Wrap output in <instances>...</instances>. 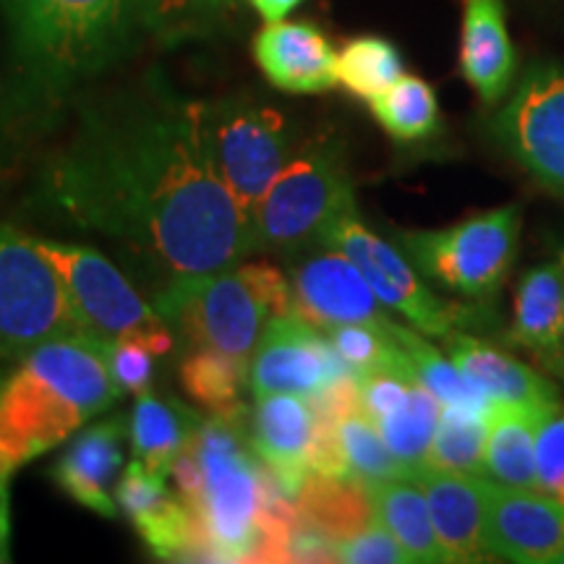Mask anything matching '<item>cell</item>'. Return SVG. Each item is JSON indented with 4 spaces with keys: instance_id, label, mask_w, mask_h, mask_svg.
<instances>
[{
    "instance_id": "6da1fadb",
    "label": "cell",
    "mask_w": 564,
    "mask_h": 564,
    "mask_svg": "<svg viewBox=\"0 0 564 564\" xmlns=\"http://www.w3.org/2000/svg\"><path fill=\"white\" fill-rule=\"evenodd\" d=\"M55 207L175 278L241 264L253 228L212 162L202 102L91 112L45 175Z\"/></svg>"
},
{
    "instance_id": "4fadbf2b",
    "label": "cell",
    "mask_w": 564,
    "mask_h": 564,
    "mask_svg": "<svg viewBox=\"0 0 564 564\" xmlns=\"http://www.w3.org/2000/svg\"><path fill=\"white\" fill-rule=\"evenodd\" d=\"M343 373H350V369L329 337H322L319 327L291 308L272 316V322L267 324L262 340L251 356L249 384L253 398L274 392L314 398Z\"/></svg>"
},
{
    "instance_id": "4dcf8cb0",
    "label": "cell",
    "mask_w": 564,
    "mask_h": 564,
    "mask_svg": "<svg viewBox=\"0 0 564 564\" xmlns=\"http://www.w3.org/2000/svg\"><path fill=\"white\" fill-rule=\"evenodd\" d=\"M486 413L442 408L440 426H436L432 447H429L426 468L465 476H484L486 436H489V419H486Z\"/></svg>"
},
{
    "instance_id": "ffe728a7",
    "label": "cell",
    "mask_w": 564,
    "mask_h": 564,
    "mask_svg": "<svg viewBox=\"0 0 564 564\" xmlns=\"http://www.w3.org/2000/svg\"><path fill=\"white\" fill-rule=\"evenodd\" d=\"M447 352L457 369L484 390L494 403L528 408L535 413H549L556 408V390L531 366L514 361L507 352L491 348L476 337L453 333L447 337Z\"/></svg>"
},
{
    "instance_id": "8fae6325",
    "label": "cell",
    "mask_w": 564,
    "mask_h": 564,
    "mask_svg": "<svg viewBox=\"0 0 564 564\" xmlns=\"http://www.w3.org/2000/svg\"><path fill=\"white\" fill-rule=\"evenodd\" d=\"M324 249L345 253L361 270L371 291L382 301V306L405 316L415 329L429 337L447 340L449 335L468 324V312L460 306H449L423 285L411 267V259L382 241L379 236L358 220L356 209L335 217L316 238Z\"/></svg>"
},
{
    "instance_id": "f35d334b",
    "label": "cell",
    "mask_w": 564,
    "mask_h": 564,
    "mask_svg": "<svg viewBox=\"0 0 564 564\" xmlns=\"http://www.w3.org/2000/svg\"><path fill=\"white\" fill-rule=\"evenodd\" d=\"M154 352L150 345L126 337L110 345V373L123 392H147L154 373Z\"/></svg>"
},
{
    "instance_id": "ac0fdd59",
    "label": "cell",
    "mask_w": 564,
    "mask_h": 564,
    "mask_svg": "<svg viewBox=\"0 0 564 564\" xmlns=\"http://www.w3.org/2000/svg\"><path fill=\"white\" fill-rule=\"evenodd\" d=\"M413 481L426 494L436 539L447 554V562L489 560L484 539L486 478L423 468L413 476Z\"/></svg>"
},
{
    "instance_id": "603a6c76",
    "label": "cell",
    "mask_w": 564,
    "mask_h": 564,
    "mask_svg": "<svg viewBox=\"0 0 564 564\" xmlns=\"http://www.w3.org/2000/svg\"><path fill=\"white\" fill-rule=\"evenodd\" d=\"M202 421L199 413L175 400H162L150 390L139 392L129 423L133 457L154 474L171 476L175 457L188 447Z\"/></svg>"
},
{
    "instance_id": "ba28073f",
    "label": "cell",
    "mask_w": 564,
    "mask_h": 564,
    "mask_svg": "<svg viewBox=\"0 0 564 564\" xmlns=\"http://www.w3.org/2000/svg\"><path fill=\"white\" fill-rule=\"evenodd\" d=\"M202 118L217 175L253 228L259 204L295 152L288 118L243 97L202 102Z\"/></svg>"
},
{
    "instance_id": "60d3db41",
    "label": "cell",
    "mask_w": 564,
    "mask_h": 564,
    "mask_svg": "<svg viewBox=\"0 0 564 564\" xmlns=\"http://www.w3.org/2000/svg\"><path fill=\"white\" fill-rule=\"evenodd\" d=\"M249 3L264 21H282L288 13L299 9L303 0H249Z\"/></svg>"
},
{
    "instance_id": "7402d4cb",
    "label": "cell",
    "mask_w": 564,
    "mask_h": 564,
    "mask_svg": "<svg viewBox=\"0 0 564 564\" xmlns=\"http://www.w3.org/2000/svg\"><path fill=\"white\" fill-rule=\"evenodd\" d=\"M512 337L546 361L564 356V272L541 264L520 280L514 293Z\"/></svg>"
},
{
    "instance_id": "f546056e",
    "label": "cell",
    "mask_w": 564,
    "mask_h": 564,
    "mask_svg": "<svg viewBox=\"0 0 564 564\" xmlns=\"http://www.w3.org/2000/svg\"><path fill=\"white\" fill-rule=\"evenodd\" d=\"M236 0H133L139 30L165 45L199 40L217 32Z\"/></svg>"
},
{
    "instance_id": "836d02e7",
    "label": "cell",
    "mask_w": 564,
    "mask_h": 564,
    "mask_svg": "<svg viewBox=\"0 0 564 564\" xmlns=\"http://www.w3.org/2000/svg\"><path fill=\"white\" fill-rule=\"evenodd\" d=\"M337 434H340V447L350 476L358 478V481L377 484L392 481V478H411L405 465L387 447L377 423L361 408L345 415L343 421H337Z\"/></svg>"
},
{
    "instance_id": "7bdbcfd3",
    "label": "cell",
    "mask_w": 564,
    "mask_h": 564,
    "mask_svg": "<svg viewBox=\"0 0 564 564\" xmlns=\"http://www.w3.org/2000/svg\"><path fill=\"white\" fill-rule=\"evenodd\" d=\"M554 564H564V549L560 552V556H556V562Z\"/></svg>"
},
{
    "instance_id": "d6986e66",
    "label": "cell",
    "mask_w": 564,
    "mask_h": 564,
    "mask_svg": "<svg viewBox=\"0 0 564 564\" xmlns=\"http://www.w3.org/2000/svg\"><path fill=\"white\" fill-rule=\"evenodd\" d=\"M123 463L121 421H102L84 429L55 463L53 478L76 505L116 518L118 499L112 497Z\"/></svg>"
},
{
    "instance_id": "277c9868",
    "label": "cell",
    "mask_w": 564,
    "mask_h": 564,
    "mask_svg": "<svg viewBox=\"0 0 564 564\" xmlns=\"http://www.w3.org/2000/svg\"><path fill=\"white\" fill-rule=\"evenodd\" d=\"M154 306L196 348L228 352L251 366L272 316L293 308V291L278 267L249 262L175 278L158 293Z\"/></svg>"
},
{
    "instance_id": "3957f363",
    "label": "cell",
    "mask_w": 564,
    "mask_h": 564,
    "mask_svg": "<svg viewBox=\"0 0 564 564\" xmlns=\"http://www.w3.org/2000/svg\"><path fill=\"white\" fill-rule=\"evenodd\" d=\"M34 95L61 97L108 68L137 30L133 0H0Z\"/></svg>"
},
{
    "instance_id": "2e32d148",
    "label": "cell",
    "mask_w": 564,
    "mask_h": 564,
    "mask_svg": "<svg viewBox=\"0 0 564 564\" xmlns=\"http://www.w3.org/2000/svg\"><path fill=\"white\" fill-rule=\"evenodd\" d=\"M316 432L312 398L291 392H274L257 398L251 423V447L274 476L285 497L295 502L299 491L312 476L308 449Z\"/></svg>"
},
{
    "instance_id": "d4e9b609",
    "label": "cell",
    "mask_w": 564,
    "mask_h": 564,
    "mask_svg": "<svg viewBox=\"0 0 564 564\" xmlns=\"http://www.w3.org/2000/svg\"><path fill=\"white\" fill-rule=\"evenodd\" d=\"M486 436V474L497 484L539 491L535 474V432L544 413L528 408L491 403Z\"/></svg>"
},
{
    "instance_id": "484cf974",
    "label": "cell",
    "mask_w": 564,
    "mask_h": 564,
    "mask_svg": "<svg viewBox=\"0 0 564 564\" xmlns=\"http://www.w3.org/2000/svg\"><path fill=\"white\" fill-rule=\"evenodd\" d=\"M295 512L301 523L329 535L335 544L373 523L369 489L358 478L312 474L295 497Z\"/></svg>"
},
{
    "instance_id": "7c38bea8",
    "label": "cell",
    "mask_w": 564,
    "mask_h": 564,
    "mask_svg": "<svg viewBox=\"0 0 564 564\" xmlns=\"http://www.w3.org/2000/svg\"><path fill=\"white\" fill-rule=\"evenodd\" d=\"M497 137L535 181L564 194V70L533 68L497 121Z\"/></svg>"
},
{
    "instance_id": "52a82bcc",
    "label": "cell",
    "mask_w": 564,
    "mask_h": 564,
    "mask_svg": "<svg viewBox=\"0 0 564 564\" xmlns=\"http://www.w3.org/2000/svg\"><path fill=\"white\" fill-rule=\"evenodd\" d=\"M76 333L87 329L37 238L0 225V361Z\"/></svg>"
},
{
    "instance_id": "44dd1931",
    "label": "cell",
    "mask_w": 564,
    "mask_h": 564,
    "mask_svg": "<svg viewBox=\"0 0 564 564\" xmlns=\"http://www.w3.org/2000/svg\"><path fill=\"white\" fill-rule=\"evenodd\" d=\"M460 68L484 102H499L510 89L514 53L502 0H463Z\"/></svg>"
},
{
    "instance_id": "ab89813d",
    "label": "cell",
    "mask_w": 564,
    "mask_h": 564,
    "mask_svg": "<svg viewBox=\"0 0 564 564\" xmlns=\"http://www.w3.org/2000/svg\"><path fill=\"white\" fill-rule=\"evenodd\" d=\"M13 474L0 476V564L11 562V484Z\"/></svg>"
},
{
    "instance_id": "cb8c5ba5",
    "label": "cell",
    "mask_w": 564,
    "mask_h": 564,
    "mask_svg": "<svg viewBox=\"0 0 564 564\" xmlns=\"http://www.w3.org/2000/svg\"><path fill=\"white\" fill-rule=\"evenodd\" d=\"M366 489H369L371 497L373 518L400 541L411 562H447V554H444L440 539H436L426 494L413 478L366 484Z\"/></svg>"
},
{
    "instance_id": "d590c367",
    "label": "cell",
    "mask_w": 564,
    "mask_h": 564,
    "mask_svg": "<svg viewBox=\"0 0 564 564\" xmlns=\"http://www.w3.org/2000/svg\"><path fill=\"white\" fill-rule=\"evenodd\" d=\"M535 474L539 491L564 502V408L544 413L535 432Z\"/></svg>"
},
{
    "instance_id": "d6a6232c",
    "label": "cell",
    "mask_w": 564,
    "mask_h": 564,
    "mask_svg": "<svg viewBox=\"0 0 564 564\" xmlns=\"http://www.w3.org/2000/svg\"><path fill=\"white\" fill-rule=\"evenodd\" d=\"M403 76L398 47L382 37H358L337 55V82L364 100H373Z\"/></svg>"
},
{
    "instance_id": "83f0119b",
    "label": "cell",
    "mask_w": 564,
    "mask_h": 564,
    "mask_svg": "<svg viewBox=\"0 0 564 564\" xmlns=\"http://www.w3.org/2000/svg\"><path fill=\"white\" fill-rule=\"evenodd\" d=\"M442 403L421 382H413L408 398L377 423L387 447L405 465L411 478L426 468L429 447L442 419Z\"/></svg>"
},
{
    "instance_id": "8992f818",
    "label": "cell",
    "mask_w": 564,
    "mask_h": 564,
    "mask_svg": "<svg viewBox=\"0 0 564 564\" xmlns=\"http://www.w3.org/2000/svg\"><path fill=\"white\" fill-rule=\"evenodd\" d=\"M356 209L335 139H314L293 152L259 204L253 223L257 251H293L316 241L343 212Z\"/></svg>"
},
{
    "instance_id": "30bf717a",
    "label": "cell",
    "mask_w": 564,
    "mask_h": 564,
    "mask_svg": "<svg viewBox=\"0 0 564 564\" xmlns=\"http://www.w3.org/2000/svg\"><path fill=\"white\" fill-rule=\"evenodd\" d=\"M37 243L58 270L89 335L100 337L105 343L133 337V340L150 345L158 356L173 348L165 319L152 312L150 303L141 301L131 282L102 253L91 251L87 246L42 241V238H37Z\"/></svg>"
},
{
    "instance_id": "e0dca14e",
    "label": "cell",
    "mask_w": 564,
    "mask_h": 564,
    "mask_svg": "<svg viewBox=\"0 0 564 564\" xmlns=\"http://www.w3.org/2000/svg\"><path fill=\"white\" fill-rule=\"evenodd\" d=\"M253 58L274 87L293 95H319L337 87V53L306 21H270L253 40Z\"/></svg>"
},
{
    "instance_id": "8d00e7d4",
    "label": "cell",
    "mask_w": 564,
    "mask_h": 564,
    "mask_svg": "<svg viewBox=\"0 0 564 564\" xmlns=\"http://www.w3.org/2000/svg\"><path fill=\"white\" fill-rule=\"evenodd\" d=\"M337 562L348 564H405L411 562V556L400 541L387 531V528L373 518L371 525H366L364 531H358L350 539H343L335 544Z\"/></svg>"
},
{
    "instance_id": "1f68e13d",
    "label": "cell",
    "mask_w": 564,
    "mask_h": 564,
    "mask_svg": "<svg viewBox=\"0 0 564 564\" xmlns=\"http://www.w3.org/2000/svg\"><path fill=\"white\" fill-rule=\"evenodd\" d=\"M371 112L390 137L415 141L429 137L440 123L434 89L419 76H400L390 89L373 97Z\"/></svg>"
},
{
    "instance_id": "f1b7e54d",
    "label": "cell",
    "mask_w": 564,
    "mask_h": 564,
    "mask_svg": "<svg viewBox=\"0 0 564 564\" xmlns=\"http://www.w3.org/2000/svg\"><path fill=\"white\" fill-rule=\"evenodd\" d=\"M249 369L228 352L196 348L181 364V387L212 415H228L246 408L241 394Z\"/></svg>"
},
{
    "instance_id": "ee69618b",
    "label": "cell",
    "mask_w": 564,
    "mask_h": 564,
    "mask_svg": "<svg viewBox=\"0 0 564 564\" xmlns=\"http://www.w3.org/2000/svg\"><path fill=\"white\" fill-rule=\"evenodd\" d=\"M560 264H562V272H564V249H562V257H560Z\"/></svg>"
},
{
    "instance_id": "7a4b0ae2",
    "label": "cell",
    "mask_w": 564,
    "mask_h": 564,
    "mask_svg": "<svg viewBox=\"0 0 564 564\" xmlns=\"http://www.w3.org/2000/svg\"><path fill=\"white\" fill-rule=\"evenodd\" d=\"M110 345L89 333L47 340L0 373V432L21 465L55 449L121 398Z\"/></svg>"
},
{
    "instance_id": "74e56055",
    "label": "cell",
    "mask_w": 564,
    "mask_h": 564,
    "mask_svg": "<svg viewBox=\"0 0 564 564\" xmlns=\"http://www.w3.org/2000/svg\"><path fill=\"white\" fill-rule=\"evenodd\" d=\"M415 379L403 371L377 369L358 377L361 387V411L369 415L373 423H379L384 415H390L411 392Z\"/></svg>"
},
{
    "instance_id": "e575fe53",
    "label": "cell",
    "mask_w": 564,
    "mask_h": 564,
    "mask_svg": "<svg viewBox=\"0 0 564 564\" xmlns=\"http://www.w3.org/2000/svg\"><path fill=\"white\" fill-rule=\"evenodd\" d=\"M165 478L167 476L154 474L144 463L137 460V457L123 470L121 481L116 486V499L121 512H126L133 520L137 531L154 523V520L162 518V514L181 502V497H173V491L167 489Z\"/></svg>"
},
{
    "instance_id": "b9f144b4",
    "label": "cell",
    "mask_w": 564,
    "mask_h": 564,
    "mask_svg": "<svg viewBox=\"0 0 564 564\" xmlns=\"http://www.w3.org/2000/svg\"><path fill=\"white\" fill-rule=\"evenodd\" d=\"M21 465L19 455L13 453V447L9 444V440H6L3 432H0V476L3 474H13Z\"/></svg>"
},
{
    "instance_id": "4316f807",
    "label": "cell",
    "mask_w": 564,
    "mask_h": 564,
    "mask_svg": "<svg viewBox=\"0 0 564 564\" xmlns=\"http://www.w3.org/2000/svg\"><path fill=\"white\" fill-rule=\"evenodd\" d=\"M394 335H398V343L405 350L411 377L426 387L444 408H460V411L474 413L489 411L494 400L457 369L453 358H444L434 345H429L421 335H415L413 329L400 327V324Z\"/></svg>"
},
{
    "instance_id": "5b68a950",
    "label": "cell",
    "mask_w": 564,
    "mask_h": 564,
    "mask_svg": "<svg viewBox=\"0 0 564 564\" xmlns=\"http://www.w3.org/2000/svg\"><path fill=\"white\" fill-rule=\"evenodd\" d=\"M243 411L212 415L194 434L202 465V497L194 505L204 539L217 562H257L272 474L253 453Z\"/></svg>"
},
{
    "instance_id": "9a60e30c",
    "label": "cell",
    "mask_w": 564,
    "mask_h": 564,
    "mask_svg": "<svg viewBox=\"0 0 564 564\" xmlns=\"http://www.w3.org/2000/svg\"><path fill=\"white\" fill-rule=\"evenodd\" d=\"M293 308L303 319L319 329H333L340 324H390L382 314V301L350 262L335 249L322 257L308 259L293 274Z\"/></svg>"
},
{
    "instance_id": "9c48e42d",
    "label": "cell",
    "mask_w": 564,
    "mask_h": 564,
    "mask_svg": "<svg viewBox=\"0 0 564 564\" xmlns=\"http://www.w3.org/2000/svg\"><path fill=\"white\" fill-rule=\"evenodd\" d=\"M518 204L484 212L444 230L403 232V251L429 280L468 299H489L502 288L518 257Z\"/></svg>"
},
{
    "instance_id": "5bb4252c",
    "label": "cell",
    "mask_w": 564,
    "mask_h": 564,
    "mask_svg": "<svg viewBox=\"0 0 564 564\" xmlns=\"http://www.w3.org/2000/svg\"><path fill=\"white\" fill-rule=\"evenodd\" d=\"M486 552L520 564H554L564 549V502L544 491L484 484Z\"/></svg>"
}]
</instances>
